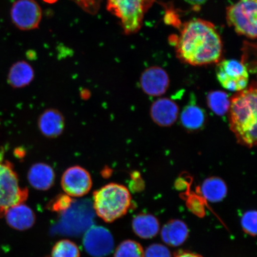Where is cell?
I'll list each match as a JSON object with an SVG mask.
<instances>
[{
  "instance_id": "6",
  "label": "cell",
  "mask_w": 257,
  "mask_h": 257,
  "mask_svg": "<svg viewBox=\"0 0 257 257\" xmlns=\"http://www.w3.org/2000/svg\"><path fill=\"white\" fill-rule=\"evenodd\" d=\"M28 196V189L21 187L12 164L0 161V218L9 208L24 203Z\"/></svg>"
},
{
  "instance_id": "30",
  "label": "cell",
  "mask_w": 257,
  "mask_h": 257,
  "mask_svg": "<svg viewBox=\"0 0 257 257\" xmlns=\"http://www.w3.org/2000/svg\"><path fill=\"white\" fill-rule=\"evenodd\" d=\"M44 2L49 3V4H53L58 1V0H43Z\"/></svg>"
},
{
  "instance_id": "27",
  "label": "cell",
  "mask_w": 257,
  "mask_h": 257,
  "mask_svg": "<svg viewBox=\"0 0 257 257\" xmlns=\"http://www.w3.org/2000/svg\"><path fill=\"white\" fill-rule=\"evenodd\" d=\"M144 257H172V255L166 246L160 243H154L145 250Z\"/></svg>"
},
{
  "instance_id": "13",
  "label": "cell",
  "mask_w": 257,
  "mask_h": 257,
  "mask_svg": "<svg viewBox=\"0 0 257 257\" xmlns=\"http://www.w3.org/2000/svg\"><path fill=\"white\" fill-rule=\"evenodd\" d=\"M5 216L10 227L21 231L31 229L36 220L34 212L24 202L9 208Z\"/></svg>"
},
{
  "instance_id": "7",
  "label": "cell",
  "mask_w": 257,
  "mask_h": 257,
  "mask_svg": "<svg viewBox=\"0 0 257 257\" xmlns=\"http://www.w3.org/2000/svg\"><path fill=\"white\" fill-rule=\"evenodd\" d=\"M257 0H238L226 11L228 24L237 34L250 39L256 38Z\"/></svg>"
},
{
  "instance_id": "18",
  "label": "cell",
  "mask_w": 257,
  "mask_h": 257,
  "mask_svg": "<svg viewBox=\"0 0 257 257\" xmlns=\"http://www.w3.org/2000/svg\"><path fill=\"white\" fill-rule=\"evenodd\" d=\"M132 226L134 233L144 239L153 238L160 230L159 220L150 214H138L134 218Z\"/></svg>"
},
{
  "instance_id": "3",
  "label": "cell",
  "mask_w": 257,
  "mask_h": 257,
  "mask_svg": "<svg viewBox=\"0 0 257 257\" xmlns=\"http://www.w3.org/2000/svg\"><path fill=\"white\" fill-rule=\"evenodd\" d=\"M132 198L128 189L120 184L111 183L93 194L95 213L107 223L113 222L127 213Z\"/></svg>"
},
{
  "instance_id": "9",
  "label": "cell",
  "mask_w": 257,
  "mask_h": 257,
  "mask_svg": "<svg viewBox=\"0 0 257 257\" xmlns=\"http://www.w3.org/2000/svg\"><path fill=\"white\" fill-rule=\"evenodd\" d=\"M83 245L89 255L105 257L114 250V240L110 231L105 227L92 226L83 235Z\"/></svg>"
},
{
  "instance_id": "20",
  "label": "cell",
  "mask_w": 257,
  "mask_h": 257,
  "mask_svg": "<svg viewBox=\"0 0 257 257\" xmlns=\"http://www.w3.org/2000/svg\"><path fill=\"white\" fill-rule=\"evenodd\" d=\"M201 192L205 200L211 202H218L226 197L227 188L222 179L211 177L202 183Z\"/></svg>"
},
{
  "instance_id": "23",
  "label": "cell",
  "mask_w": 257,
  "mask_h": 257,
  "mask_svg": "<svg viewBox=\"0 0 257 257\" xmlns=\"http://www.w3.org/2000/svg\"><path fill=\"white\" fill-rule=\"evenodd\" d=\"M51 257H80V250L78 245L72 241L60 240L54 245Z\"/></svg>"
},
{
  "instance_id": "28",
  "label": "cell",
  "mask_w": 257,
  "mask_h": 257,
  "mask_svg": "<svg viewBox=\"0 0 257 257\" xmlns=\"http://www.w3.org/2000/svg\"><path fill=\"white\" fill-rule=\"evenodd\" d=\"M174 257H203L198 253L181 250L175 254Z\"/></svg>"
},
{
  "instance_id": "4",
  "label": "cell",
  "mask_w": 257,
  "mask_h": 257,
  "mask_svg": "<svg viewBox=\"0 0 257 257\" xmlns=\"http://www.w3.org/2000/svg\"><path fill=\"white\" fill-rule=\"evenodd\" d=\"M60 214L54 233L77 236L94 226L95 213L92 202L89 200H73L70 207Z\"/></svg>"
},
{
  "instance_id": "21",
  "label": "cell",
  "mask_w": 257,
  "mask_h": 257,
  "mask_svg": "<svg viewBox=\"0 0 257 257\" xmlns=\"http://www.w3.org/2000/svg\"><path fill=\"white\" fill-rule=\"evenodd\" d=\"M205 119L204 111L197 105H189L182 112V123L188 130L201 128L204 124Z\"/></svg>"
},
{
  "instance_id": "14",
  "label": "cell",
  "mask_w": 257,
  "mask_h": 257,
  "mask_svg": "<svg viewBox=\"0 0 257 257\" xmlns=\"http://www.w3.org/2000/svg\"><path fill=\"white\" fill-rule=\"evenodd\" d=\"M55 172L46 163H35L31 167L28 173V182L37 190L47 191L55 182Z\"/></svg>"
},
{
  "instance_id": "17",
  "label": "cell",
  "mask_w": 257,
  "mask_h": 257,
  "mask_svg": "<svg viewBox=\"0 0 257 257\" xmlns=\"http://www.w3.org/2000/svg\"><path fill=\"white\" fill-rule=\"evenodd\" d=\"M189 230L184 221L175 219L164 225L161 236L163 242L170 246L176 247L182 245L187 239Z\"/></svg>"
},
{
  "instance_id": "5",
  "label": "cell",
  "mask_w": 257,
  "mask_h": 257,
  "mask_svg": "<svg viewBox=\"0 0 257 257\" xmlns=\"http://www.w3.org/2000/svg\"><path fill=\"white\" fill-rule=\"evenodd\" d=\"M154 0H107L108 11L120 19L124 33H136Z\"/></svg>"
},
{
  "instance_id": "29",
  "label": "cell",
  "mask_w": 257,
  "mask_h": 257,
  "mask_svg": "<svg viewBox=\"0 0 257 257\" xmlns=\"http://www.w3.org/2000/svg\"><path fill=\"white\" fill-rule=\"evenodd\" d=\"M184 1L194 6V8H200L201 6L204 5L207 0H184Z\"/></svg>"
},
{
  "instance_id": "24",
  "label": "cell",
  "mask_w": 257,
  "mask_h": 257,
  "mask_svg": "<svg viewBox=\"0 0 257 257\" xmlns=\"http://www.w3.org/2000/svg\"><path fill=\"white\" fill-rule=\"evenodd\" d=\"M144 250L137 241L126 240L117 247L114 257H144Z\"/></svg>"
},
{
  "instance_id": "1",
  "label": "cell",
  "mask_w": 257,
  "mask_h": 257,
  "mask_svg": "<svg viewBox=\"0 0 257 257\" xmlns=\"http://www.w3.org/2000/svg\"><path fill=\"white\" fill-rule=\"evenodd\" d=\"M170 40L179 59L192 66L218 63L222 56V41L217 29L201 19L186 22L179 35Z\"/></svg>"
},
{
  "instance_id": "25",
  "label": "cell",
  "mask_w": 257,
  "mask_h": 257,
  "mask_svg": "<svg viewBox=\"0 0 257 257\" xmlns=\"http://www.w3.org/2000/svg\"><path fill=\"white\" fill-rule=\"evenodd\" d=\"M256 216L255 210H249L245 212L241 218L240 224L243 230L252 236H255L256 234Z\"/></svg>"
},
{
  "instance_id": "16",
  "label": "cell",
  "mask_w": 257,
  "mask_h": 257,
  "mask_svg": "<svg viewBox=\"0 0 257 257\" xmlns=\"http://www.w3.org/2000/svg\"><path fill=\"white\" fill-rule=\"evenodd\" d=\"M63 115L54 109L43 112L38 120V127L41 133L48 138H56L62 134L64 128Z\"/></svg>"
},
{
  "instance_id": "26",
  "label": "cell",
  "mask_w": 257,
  "mask_h": 257,
  "mask_svg": "<svg viewBox=\"0 0 257 257\" xmlns=\"http://www.w3.org/2000/svg\"><path fill=\"white\" fill-rule=\"evenodd\" d=\"M73 200L72 197L66 194L60 195L51 201L49 207L51 210L60 214L70 207Z\"/></svg>"
},
{
  "instance_id": "11",
  "label": "cell",
  "mask_w": 257,
  "mask_h": 257,
  "mask_svg": "<svg viewBox=\"0 0 257 257\" xmlns=\"http://www.w3.org/2000/svg\"><path fill=\"white\" fill-rule=\"evenodd\" d=\"M61 185L70 197L80 198L88 194L92 186L91 175L82 167H70L63 173Z\"/></svg>"
},
{
  "instance_id": "8",
  "label": "cell",
  "mask_w": 257,
  "mask_h": 257,
  "mask_svg": "<svg viewBox=\"0 0 257 257\" xmlns=\"http://www.w3.org/2000/svg\"><path fill=\"white\" fill-rule=\"evenodd\" d=\"M216 75L220 84L229 91L239 92L248 85L249 73L243 61L234 59L219 61Z\"/></svg>"
},
{
  "instance_id": "12",
  "label": "cell",
  "mask_w": 257,
  "mask_h": 257,
  "mask_svg": "<svg viewBox=\"0 0 257 257\" xmlns=\"http://www.w3.org/2000/svg\"><path fill=\"white\" fill-rule=\"evenodd\" d=\"M143 91L150 96L162 95L169 86V78L165 70L159 67H151L145 70L141 77Z\"/></svg>"
},
{
  "instance_id": "2",
  "label": "cell",
  "mask_w": 257,
  "mask_h": 257,
  "mask_svg": "<svg viewBox=\"0 0 257 257\" xmlns=\"http://www.w3.org/2000/svg\"><path fill=\"white\" fill-rule=\"evenodd\" d=\"M256 86L252 83L248 88L237 92L230 98L229 123L238 143L252 148L256 143Z\"/></svg>"
},
{
  "instance_id": "10",
  "label": "cell",
  "mask_w": 257,
  "mask_h": 257,
  "mask_svg": "<svg viewBox=\"0 0 257 257\" xmlns=\"http://www.w3.org/2000/svg\"><path fill=\"white\" fill-rule=\"evenodd\" d=\"M13 23L19 30L29 31L38 27L42 18V11L35 0H17L11 8Z\"/></svg>"
},
{
  "instance_id": "22",
  "label": "cell",
  "mask_w": 257,
  "mask_h": 257,
  "mask_svg": "<svg viewBox=\"0 0 257 257\" xmlns=\"http://www.w3.org/2000/svg\"><path fill=\"white\" fill-rule=\"evenodd\" d=\"M207 102L209 107L215 114L223 115L229 111L230 98L224 92L213 91L208 95Z\"/></svg>"
},
{
  "instance_id": "15",
  "label": "cell",
  "mask_w": 257,
  "mask_h": 257,
  "mask_svg": "<svg viewBox=\"0 0 257 257\" xmlns=\"http://www.w3.org/2000/svg\"><path fill=\"white\" fill-rule=\"evenodd\" d=\"M178 114V105L168 98H162L154 102L151 108L153 120L162 126H169L175 123Z\"/></svg>"
},
{
  "instance_id": "19",
  "label": "cell",
  "mask_w": 257,
  "mask_h": 257,
  "mask_svg": "<svg viewBox=\"0 0 257 257\" xmlns=\"http://www.w3.org/2000/svg\"><path fill=\"white\" fill-rule=\"evenodd\" d=\"M34 78V71L30 64L20 61L13 64L8 74V82L15 88H24L30 84Z\"/></svg>"
}]
</instances>
